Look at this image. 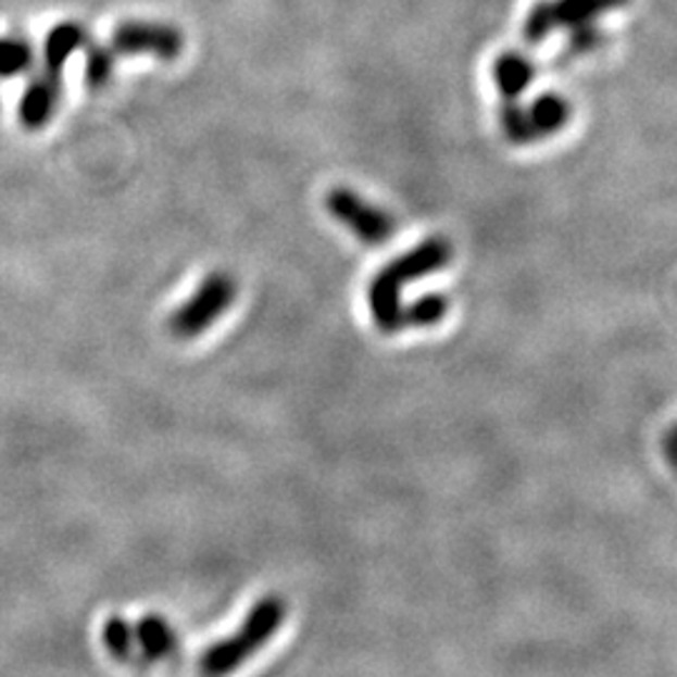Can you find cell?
<instances>
[{
    "label": "cell",
    "mask_w": 677,
    "mask_h": 677,
    "mask_svg": "<svg viewBox=\"0 0 677 677\" xmlns=\"http://www.w3.org/2000/svg\"><path fill=\"white\" fill-rule=\"evenodd\" d=\"M627 0H540L525 21L527 43H542L552 30H573L619 11Z\"/></svg>",
    "instance_id": "277c9868"
},
{
    "label": "cell",
    "mask_w": 677,
    "mask_h": 677,
    "mask_svg": "<svg viewBox=\"0 0 677 677\" xmlns=\"http://www.w3.org/2000/svg\"><path fill=\"white\" fill-rule=\"evenodd\" d=\"M116 55H156L161 61H174L184 51V33L168 23L126 21L113 30L109 40Z\"/></svg>",
    "instance_id": "8992f818"
},
{
    "label": "cell",
    "mask_w": 677,
    "mask_h": 677,
    "mask_svg": "<svg viewBox=\"0 0 677 677\" xmlns=\"http://www.w3.org/2000/svg\"><path fill=\"white\" fill-rule=\"evenodd\" d=\"M284 617H287V602L279 594L261 598L249 610V615L243 617L239 630L214 642V645L203 652L199 657V673L203 677H226L236 673L251 655H256L279 632Z\"/></svg>",
    "instance_id": "7a4b0ae2"
},
{
    "label": "cell",
    "mask_w": 677,
    "mask_h": 677,
    "mask_svg": "<svg viewBox=\"0 0 677 677\" xmlns=\"http://www.w3.org/2000/svg\"><path fill=\"white\" fill-rule=\"evenodd\" d=\"M450 312V301L444 293H422L412 301L410 306L402 309V326H412V329H427V326L439 324Z\"/></svg>",
    "instance_id": "4fadbf2b"
},
{
    "label": "cell",
    "mask_w": 677,
    "mask_h": 677,
    "mask_svg": "<svg viewBox=\"0 0 677 677\" xmlns=\"http://www.w3.org/2000/svg\"><path fill=\"white\" fill-rule=\"evenodd\" d=\"M86 46H88V30L80 26V23H76V21L59 23V26H55L46 36L43 65H40V71L53 73V76H61L65 61H68L73 53L80 51V48H86Z\"/></svg>",
    "instance_id": "9c48e42d"
},
{
    "label": "cell",
    "mask_w": 677,
    "mask_h": 677,
    "mask_svg": "<svg viewBox=\"0 0 677 677\" xmlns=\"http://www.w3.org/2000/svg\"><path fill=\"white\" fill-rule=\"evenodd\" d=\"M136 630V660L143 665H156L178 652V635L168 619L161 615H146L134 623Z\"/></svg>",
    "instance_id": "ba28073f"
},
{
    "label": "cell",
    "mask_w": 677,
    "mask_h": 677,
    "mask_svg": "<svg viewBox=\"0 0 677 677\" xmlns=\"http://www.w3.org/2000/svg\"><path fill=\"white\" fill-rule=\"evenodd\" d=\"M525 111L529 126H532L535 141H542V138L560 134V130L569 124V118H573V105H569L567 98L560 93L537 96L532 103L525 105Z\"/></svg>",
    "instance_id": "8fae6325"
},
{
    "label": "cell",
    "mask_w": 677,
    "mask_h": 677,
    "mask_svg": "<svg viewBox=\"0 0 677 677\" xmlns=\"http://www.w3.org/2000/svg\"><path fill=\"white\" fill-rule=\"evenodd\" d=\"M239 297V284L231 274L211 272L189 299L168 316V334L176 339H196L209 331L231 309Z\"/></svg>",
    "instance_id": "3957f363"
},
{
    "label": "cell",
    "mask_w": 677,
    "mask_h": 677,
    "mask_svg": "<svg viewBox=\"0 0 677 677\" xmlns=\"http://www.w3.org/2000/svg\"><path fill=\"white\" fill-rule=\"evenodd\" d=\"M63 78L53 76V73L38 71L30 78L26 91L21 96L18 103V121L26 130H40L51 124L61 101V86Z\"/></svg>",
    "instance_id": "52a82bcc"
},
{
    "label": "cell",
    "mask_w": 677,
    "mask_h": 677,
    "mask_svg": "<svg viewBox=\"0 0 677 677\" xmlns=\"http://www.w3.org/2000/svg\"><path fill=\"white\" fill-rule=\"evenodd\" d=\"M605 43V33L600 30V26L594 23H587V26L573 28L569 30V40H567V53L577 59V55H587Z\"/></svg>",
    "instance_id": "e0dca14e"
},
{
    "label": "cell",
    "mask_w": 677,
    "mask_h": 677,
    "mask_svg": "<svg viewBox=\"0 0 677 677\" xmlns=\"http://www.w3.org/2000/svg\"><path fill=\"white\" fill-rule=\"evenodd\" d=\"M324 206L366 247H379V243L394 236V218L385 209H379L377 203L366 201L364 196L347 189V186H337V189L326 193Z\"/></svg>",
    "instance_id": "5b68a950"
},
{
    "label": "cell",
    "mask_w": 677,
    "mask_h": 677,
    "mask_svg": "<svg viewBox=\"0 0 677 677\" xmlns=\"http://www.w3.org/2000/svg\"><path fill=\"white\" fill-rule=\"evenodd\" d=\"M500 128H502V134H504V138H507L510 143H515V146L535 143L532 126H529L527 111H525V105H522L519 101H502Z\"/></svg>",
    "instance_id": "2e32d148"
},
{
    "label": "cell",
    "mask_w": 677,
    "mask_h": 677,
    "mask_svg": "<svg viewBox=\"0 0 677 677\" xmlns=\"http://www.w3.org/2000/svg\"><path fill=\"white\" fill-rule=\"evenodd\" d=\"M101 640L105 652L118 663H136V630L126 617L113 615L103 623Z\"/></svg>",
    "instance_id": "7c38bea8"
},
{
    "label": "cell",
    "mask_w": 677,
    "mask_h": 677,
    "mask_svg": "<svg viewBox=\"0 0 677 677\" xmlns=\"http://www.w3.org/2000/svg\"><path fill=\"white\" fill-rule=\"evenodd\" d=\"M494 84L502 101H519V96L532 86L537 76L535 61H529L525 53L507 51L494 61Z\"/></svg>",
    "instance_id": "30bf717a"
},
{
    "label": "cell",
    "mask_w": 677,
    "mask_h": 677,
    "mask_svg": "<svg viewBox=\"0 0 677 677\" xmlns=\"http://www.w3.org/2000/svg\"><path fill=\"white\" fill-rule=\"evenodd\" d=\"M86 86L91 91H101V88L109 86V80L113 78V68H116L118 55L111 51V46H98L91 43L86 46Z\"/></svg>",
    "instance_id": "9a60e30c"
},
{
    "label": "cell",
    "mask_w": 677,
    "mask_h": 677,
    "mask_svg": "<svg viewBox=\"0 0 677 677\" xmlns=\"http://www.w3.org/2000/svg\"><path fill=\"white\" fill-rule=\"evenodd\" d=\"M452 247L442 236L424 239L406 254L391 259L387 266H381L366 289L369 312L379 331L397 334L402 331V289L406 284L419 281L424 276H431L452 261Z\"/></svg>",
    "instance_id": "6da1fadb"
},
{
    "label": "cell",
    "mask_w": 677,
    "mask_h": 677,
    "mask_svg": "<svg viewBox=\"0 0 677 677\" xmlns=\"http://www.w3.org/2000/svg\"><path fill=\"white\" fill-rule=\"evenodd\" d=\"M33 68V46L21 36L0 38V78H15Z\"/></svg>",
    "instance_id": "5bb4252c"
},
{
    "label": "cell",
    "mask_w": 677,
    "mask_h": 677,
    "mask_svg": "<svg viewBox=\"0 0 677 677\" xmlns=\"http://www.w3.org/2000/svg\"><path fill=\"white\" fill-rule=\"evenodd\" d=\"M663 454H665V460L673 464V467H677V424H673V427L665 431Z\"/></svg>",
    "instance_id": "ac0fdd59"
}]
</instances>
